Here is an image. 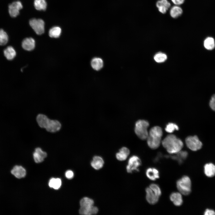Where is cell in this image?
<instances>
[{
  "instance_id": "cell-14",
  "label": "cell",
  "mask_w": 215,
  "mask_h": 215,
  "mask_svg": "<svg viewBox=\"0 0 215 215\" xmlns=\"http://www.w3.org/2000/svg\"><path fill=\"white\" fill-rule=\"evenodd\" d=\"M145 173L147 177L150 180L155 181L159 177V172L156 168H148L146 170Z\"/></svg>"
},
{
  "instance_id": "cell-20",
  "label": "cell",
  "mask_w": 215,
  "mask_h": 215,
  "mask_svg": "<svg viewBox=\"0 0 215 215\" xmlns=\"http://www.w3.org/2000/svg\"><path fill=\"white\" fill-rule=\"evenodd\" d=\"M129 149L126 147H123L120 149L116 154V159L119 161L125 160L130 154Z\"/></svg>"
},
{
  "instance_id": "cell-31",
  "label": "cell",
  "mask_w": 215,
  "mask_h": 215,
  "mask_svg": "<svg viewBox=\"0 0 215 215\" xmlns=\"http://www.w3.org/2000/svg\"><path fill=\"white\" fill-rule=\"evenodd\" d=\"M179 129V128L177 125L173 123L168 124L165 128L166 131L169 133H172L175 130H178Z\"/></svg>"
},
{
  "instance_id": "cell-7",
  "label": "cell",
  "mask_w": 215,
  "mask_h": 215,
  "mask_svg": "<svg viewBox=\"0 0 215 215\" xmlns=\"http://www.w3.org/2000/svg\"><path fill=\"white\" fill-rule=\"evenodd\" d=\"M187 147L191 150L196 151L200 149L202 144L196 136L187 137L185 140Z\"/></svg>"
},
{
  "instance_id": "cell-16",
  "label": "cell",
  "mask_w": 215,
  "mask_h": 215,
  "mask_svg": "<svg viewBox=\"0 0 215 215\" xmlns=\"http://www.w3.org/2000/svg\"><path fill=\"white\" fill-rule=\"evenodd\" d=\"M11 173L17 178L20 179L25 177L26 171L22 166L16 165L11 170Z\"/></svg>"
},
{
  "instance_id": "cell-13",
  "label": "cell",
  "mask_w": 215,
  "mask_h": 215,
  "mask_svg": "<svg viewBox=\"0 0 215 215\" xmlns=\"http://www.w3.org/2000/svg\"><path fill=\"white\" fill-rule=\"evenodd\" d=\"M159 12L162 14L165 13L171 6V4L168 0H159L156 4Z\"/></svg>"
},
{
  "instance_id": "cell-11",
  "label": "cell",
  "mask_w": 215,
  "mask_h": 215,
  "mask_svg": "<svg viewBox=\"0 0 215 215\" xmlns=\"http://www.w3.org/2000/svg\"><path fill=\"white\" fill-rule=\"evenodd\" d=\"M146 198L147 201L151 205H154L159 201V197L149 187L145 189Z\"/></svg>"
},
{
  "instance_id": "cell-36",
  "label": "cell",
  "mask_w": 215,
  "mask_h": 215,
  "mask_svg": "<svg viewBox=\"0 0 215 215\" xmlns=\"http://www.w3.org/2000/svg\"><path fill=\"white\" fill-rule=\"evenodd\" d=\"M171 1L174 4L179 5L183 4L185 0H171Z\"/></svg>"
},
{
  "instance_id": "cell-29",
  "label": "cell",
  "mask_w": 215,
  "mask_h": 215,
  "mask_svg": "<svg viewBox=\"0 0 215 215\" xmlns=\"http://www.w3.org/2000/svg\"><path fill=\"white\" fill-rule=\"evenodd\" d=\"M8 41V36L6 33L2 29H0V45L6 44Z\"/></svg>"
},
{
  "instance_id": "cell-27",
  "label": "cell",
  "mask_w": 215,
  "mask_h": 215,
  "mask_svg": "<svg viewBox=\"0 0 215 215\" xmlns=\"http://www.w3.org/2000/svg\"><path fill=\"white\" fill-rule=\"evenodd\" d=\"M204 45L205 48L208 50L213 49L215 46L214 39L211 37H208L204 40Z\"/></svg>"
},
{
  "instance_id": "cell-25",
  "label": "cell",
  "mask_w": 215,
  "mask_h": 215,
  "mask_svg": "<svg viewBox=\"0 0 215 215\" xmlns=\"http://www.w3.org/2000/svg\"><path fill=\"white\" fill-rule=\"evenodd\" d=\"M35 8L39 10H44L47 8V4L45 0H35L34 2Z\"/></svg>"
},
{
  "instance_id": "cell-1",
  "label": "cell",
  "mask_w": 215,
  "mask_h": 215,
  "mask_svg": "<svg viewBox=\"0 0 215 215\" xmlns=\"http://www.w3.org/2000/svg\"><path fill=\"white\" fill-rule=\"evenodd\" d=\"M162 144L167 151L170 154H175L181 150L183 146L182 141L175 135L170 134L162 141Z\"/></svg>"
},
{
  "instance_id": "cell-2",
  "label": "cell",
  "mask_w": 215,
  "mask_h": 215,
  "mask_svg": "<svg viewBox=\"0 0 215 215\" xmlns=\"http://www.w3.org/2000/svg\"><path fill=\"white\" fill-rule=\"evenodd\" d=\"M39 125L41 128H44L48 132L55 133L59 131L61 128L60 122L56 120H51L45 115L39 114L36 118Z\"/></svg>"
},
{
  "instance_id": "cell-12",
  "label": "cell",
  "mask_w": 215,
  "mask_h": 215,
  "mask_svg": "<svg viewBox=\"0 0 215 215\" xmlns=\"http://www.w3.org/2000/svg\"><path fill=\"white\" fill-rule=\"evenodd\" d=\"M47 156L46 153L43 151L39 148H36L33 153L34 159L35 162L37 163L42 162Z\"/></svg>"
},
{
  "instance_id": "cell-22",
  "label": "cell",
  "mask_w": 215,
  "mask_h": 215,
  "mask_svg": "<svg viewBox=\"0 0 215 215\" xmlns=\"http://www.w3.org/2000/svg\"><path fill=\"white\" fill-rule=\"evenodd\" d=\"M204 173L208 177H212L215 175V165L212 163L206 164L204 167Z\"/></svg>"
},
{
  "instance_id": "cell-30",
  "label": "cell",
  "mask_w": 215,
  "mask_h": 215,
  "mask_svg": "<svg viewBox=\"0 0 215 215\" xmlns=\"http://www.w3.org/2000/svg\"><path fill=\"white\" fill-rule=\"evenodd\" d=\"M154 59L156 62L161 63L165 62L167 59L166 55L162 53H158L155 55Z\"/></svg>"
},
{
  "instance_id": "cell-15",
  "label": "cell",
  "mask_w": 215,
  "mask_h": 215,
  "mask_svg": "<svg viewBox=\"0 0 215 215\" xmlns=\"http://www.w3.org/2000/svg\"><path fill=\"white\" fill-rule=\"evenodd\" d=\"M35 42L34 39L31 37L24 39L22 42V46L25 50L31 51L35 47Z\"/></svg>"
},
{
  "instance_id": "cell-23",
  "label": "cell",
  "mask_w": 215,
  "mask_h": 215,
  "mask_svg": "<svg viewBox=\"0 0 215 215\" xmlns=\"http://www.w3.org/2000/svg\"><path fill=\"white\" fill-rule=\"evenodd\" d=\"M182 8L178 5L173 6L170 9V13L171 16L173 18H176L180 16L182 14Z\"/></svg>"
},
{
  "instance_id": "cell-34",
  "label": "cell",
  "mask_w": 215,
  "mask_h": 215,
  "mask_svg": "<svg viewBox=\"0 0 215 215\" xmlns=\"http://www.w3.org/2000/svg\"><path fill=\"white\" fill-rule=\"evenodd\" d=\"M65 176L68 179H71L74 176V173L71 170H68L65 173Z\"/></svg>"
},
{
  "instance_id": "cell-35",
  "label": "cell",
  "mask_w": 215,
  "mask_h": 215,
  "mask_svg": "<svg viewBox=\"0 0 215 215\" xmlns=\"http://www.w3.org/2000/svg\"><path fill=\"white\" fill-rule=\"evenodd\" d=\"M204 214L205 215H215V212L213 210L207 209L205 210Z\"/></svg>"
},
{
  "instance_id": "cell-33",
  "label": "cell",
  "mask_w": 215,
  "mask_h": 215,
  "mask_svg": "<svg viewBox=\"0 0 215 215\" xmlns=\"http://www.w3.org/2000/svg\"><path fill=\"white\" fill-rule=\"evenodd\" d=\"M209 105L211 108L215 111V94L211 97L209 102Z\"/></svg>"
},
{
  "instance_id": "cell-28",
  "label": "cell",
  "mask_w": 215,
  "mask_h": 215,
  "mask_svg": "<svg viewBox=\"0 0 215 215\" xmlns=\"http://www.w3.org/2000/svg\"><path fill=\"white\" fill-rule=\"evenodd\" d=\"M61 180L59 178H52L50 179L49 182V187L55 189H59L61 187Z\"/></svg>"
},
{
  "instance_id": "cell-19",
  "label": "cell",
  "mask_w": 215,
  "mask_h": 215,
  "mask_svg": "<svg viewBox=\"0 0 215 215\" xmlns=\"http://www.w3.org/2000/svg\"><path fill=\"white\" fill-rule=\"evenodd\" d=\"M90 64L92 68L96 71L100 70L103 66L102 59L97 57L93 58L91 61Z\"/></svg>"
},
{
  "instance_id": "cell-8",
  "label": "cell",
  "mask_w": 215,
  "mask_h": 215,
  "mask_svg": "<svg viewBox=\"0 0 215 215\" xmlns=\"http://www.w3.org/2000/svg\"><path fill=\"white\" fill-rule=\"evenodd\" d=\"M141 165V160L138 156L135 155L132 156L129 158L126 166L127 172L132 173L134 171H139V168Z\"/></svg>"
},
{
  "instance_id": "cell-32",
  "label": "cell",
  "mask_w": 215,
  "mask_h": 215,
  "mask_svg": "<svg viewBox=\"0 0 215 215\" xmlns=\"http://www.w3.org/2000/svg\"><path fill=\"white\" fill-rule=\"evenodd\" d=\"M149 187L159 197L162 194V191L159 186L157 184L152 183L150 184Z\"/></svg>"
},
{
  "instance_id": "cell-9",
  "label": "cell",
  "mask_w": 215,
  "mask_h": 215,
  "mask_svg": "<svg viewBox=\"0 0 215 215\" xmlns=\"http://www.w3.org/2000/svg\"><path fill=\"white\" fill-rule=\"evenodd\" d=\"M30 26L38 35H41L44 31V23L41 19H33L29 21Z\"/></svg>"
},
{
  "instance_id": "cell-26",
  "label": "cell",
  "mask_w": 215,
  "mask_h": 215,
  "mask_svg": "<svg viewBox=\"0 0 215 215\" xmlns=\"http://www.w3.org/2000/svg\"><path fill=\"white\" fill-rule=\"evenodd\" d=\"M62 30L60 27L58 26L52 27L49 30V35L51 38H57L59 37Z\"/></svg>"
},
{
  "instance_id": "cell-4",
  "label": "cell",
  "mask_w": 215,
  "mask_h": 215,
  "mask_svg": "<svg viewBox=\"0 0 215 215\" xmlns=\"http://www.w3.org/2000/svg\"><path fill=\"white\" fill-rule=\"evenodd\" d=\"M149 126L148 122L145 120H139L136 122L134 131L139 138L142 140L147 139L148 134L147 129Z\"/></svg>"
},
{
  "instance_id": "cell-6",
  "label": "cell",
  "mask_w": 215,
  "mask_h": 215,
  "mask_svg": "<svg viewBox=\"0 0 215 215\" xmlns=\"http://www.w3.org/2000/svg\"><path fill=\"white\" fill-rule=\"evenodd\" d=\"M94 204V201L90 198L86 197L82 198L80 201L79 214L81 215L88 214Z\"/></svg>"
},
{
  "instance_id": "cell-5",
  "label": "cell",
  "mask_w": 215,
  "mask_h": 215,
  "mask_svg": "<svg viewBox=\"0 0 215 215\" xmlns=\"http://www.w3.org/2000/svg\"><path fill=\"white\" fill-rule=\"evenodd\" d=\"M176 185L178 190L183 195H188L191 193V183L190 179L188 176H183L177 180Z\"/></svg>"
},
{
  "instance_id": "cell-3",
  "label": "cell",
  "mask_w": 215,
  "mask_h": 215,
  "mask_svg": "<svg viewBox=\"0 0 215 215\" xmlns=\"http://www.w3.org/2000/svg\"><path fill=\"white\" fill-rule=\"evenodd\" d=\"M162 134V130L160 127L156 126L151 128L146 139L149 147L153 149L158 148L160 145Z\"/></svg>"
},
{
  "instance_id": "cell-10",
  "label": "cell",
  "mask_w": 215,
  "mask_h": 215,
  "mask_svg": "<svg viewBox=\"0 0 215 215\" xmlns=\"http://www.w3.org/2000/svg\"><path fill=\"white\" fill-rule=\"evenodd\" d=\"M23 7L22 3L19 1H16L10 4L8 6V12L12 17H15L19 14V11Z\"/></svg>"
},
{
  "instance_id": "cell-18",
  "label": "cell",
  "mask_w": 215,
  "mask_h": 215,
  "mask_svg": "<svg viewBox=\"0 0 215 215\" xmlns=\"http://www.w3.org/2000/svg\"><path fill=\"white\" fill-rule=\"evenodd\" d=\"M104 164V161L103 159L100 156H95L91 162V166L94 169L97 170L101 168Z\"/></svg>"
},
{
  "instance_id": "cell-24",
  "label": "cell",
  "mask_w": 215,
  "mask_h": 215,
  "mask_svg": "<svg viewBox=\"0 0 215 215\" xmlns=\"http://www.w3.org/2000/svg\"><path fill=\"white\" fill-rule=\"evenodd\" d=\"M175 156H171L172 158L177 161L179 164H181L187 157L188 153L186 151L180 150Z\"/></svg>"
},
{
  "instance_id": "cell-21",
  "label": "cell",
  "mask_w": 215,
  "mask_h": 215,
  "mask_svg": "<svg viewBox=\"0 0 215 215\" xmlns=\"http://www.w3.org/2000/svg\"><path fill=\"white\" fill-rule=\"evenodd\" d=\"M4 56L8 60H13L16 55V52L11 46H8L4 50Z\"/></svg>"
},
{
  "instance_id": "cell-17",
  "label": "cell",
  "mask_w": 215,
  "mask_h": 215,
  "mask_svg": "<svg viewBox=\"0 0 215 215\" xmlns=\"http://www.w3.org/2000/svg\"><path fill=\"white\" fill-rule=\"evenodd\" d=\"M170 199L174 205L177 206H179L183 203L182 196L180 193L173 192L170 195Z\"/></svg>"
}]
</instances>
